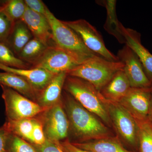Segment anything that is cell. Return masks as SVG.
I'll use <instances>...</instances> for the list:
<instances>
[{
	"label": "cell",
	"mask_w": 152,
	"mask_h": 152,
	"mask_svg": "<svg viewBox=\"0 0 152 152\" xmlns=\"http://www.w3.org/2000/svg\"><path fill=\"white\" fill-rule=\"evenodd\" d=\"M61 100L69 122L70 129L81 142L109 137L108 128L65 91L62 93Z\"/></svg>",
	"instance_id": "6da1fadb"
},
{
	"label": "cell",
	"mask_w": 152,
	"mask_h": 152,
	"mask_svg": "<svg viewBox=\"0 0 152 152\" xmlns=\"http://www.w3.org/2000/svg\"><path fill=\"white\" fill-rule=\"evenodd\" d=\"M64 90L104 122L109 125L112 124L107 109L108 100L92 85L83 79L67 75Z\"/></svg>",
	"instance_id": "7a4b0ae2"
},
{
	"label": "cell",
	"mask_w": 152,
	"mask_h": 152,
	"mask_svg": "<svg viewBox=\"0 0 152 152\" xmlns=\"http://www.w3.org/2000/svg\"><path fill=\"white\" fill-rule=\"evenodd\" d=\"M46 17L51 28L55 45L70 56L77 64H81L98 56L90 50L73 30L57 19L49 9Z\"/></svg>",
	"instance_id": "3957f363"
},
{
	"label": "cell",
	"mask_w": 152,
	"mask_h": 152,
	"mask_svg": "<svg viewBox=\"0 0 152 152\" xmlns=\"http://www.w3.org/2000/svg\"><path fill=\"white\" fill-rule=\"evenodd\" d=\"M124 68V64L120 61H112L97 56L79 65L67 75L86 81L100 91L114 75Z\"/></svg>",
	"instance_id": "277c9868"
},
{
	"label": "cell",
	"mask_w": 152,
	"mask_h": 152,
	"mask_svg": "<svg viewBox=\"0 0 152 152\" xmlns=\"http://www.w3.org/2000/svg\"><path fill=\"white\" fill-rule=\"evenodd\" d=\"M5 106L7 120L16 121L37 117L48 108L42 107L8 87L0 85Z\"/></svg>",
	"instance_id": "5b68a950"
},
{
	"label": "cell",
	"mask_w": 152,
	"mask_h": 152,
	"mask_svg": "<svg viewBox=\"0 0 152 152\" xmlns=\"http://www.w3.org/2000/svg\"><path fill=\"white\" fill-rule=\"evenodd\" d=\"M37 117L42 124L47 140L61 142L67 137L70 129L69 122L62 100L48 108Z\"/></svg>",
	"instance_id": "8992f818"
},
{
	"label": "cell",
	"mask_w": 152,
	"mask_h": 152,
	"mask_svg": "<svg viewBox=\"0 0 152 152\" xmlns=\"http://www.w3.org/2000/svg\"><path fill=\"white\" fill-rule=\"evenodd\" d=\"M63 22L79 36L85 46L91 51L109 61H119L117 56L106 48L102 37L96 28L86 20L80 19Z\"/></svg>",
	"instance_id": "52a82bcc"
},
{
	"label": "cell",
	"mask_w": 152,
	"mask_h": 152,
	"mask_svg": "<svg viewBox=\"0 0 152 152\" xmlns=\"http://www.w3.org/2000/svg\"><path fill=\"white\" fill-rule=\"evenodd\" d=\"M107 109L111 122L121 137L129 144H136L138 139V127L134 118L116 102L108 101Z\"/></svg>",
	"instance_id": "ba28073f"
},
{
	"label": "cell",
	"mask_w": 152,
	"mask_h": 152,
	"mask_svg": "<svg viewBox=\"0 0 152 152\" xmlns=\"http://www.w3.org/2000/svg\"><path fill=\"white\" fill-rule=\"evenodd\" d=\"M78 65L70 56L54 45L48 47L31 68H41L57 75L62 72L68 73Z\"/></svg>",
	"instance_id": "9c48e42d"
},
{
	"label": "cell",
	"mask_w": 152,
	"mask_h": 152,
	"mask_svg": "<svg viewBox=\"0 0 152 152\" xmlns=\"http://www.w3.org/2000/svg\"><path fill=\"white\" fill-rule=\"evenodd\" d=\"M119 61L124 64V71L129 81L131 88H148L152 83L145 73L138 57L126 45L119 50Z\"/></svg>",
	"instance_id": "30bf717a"
},
{
	"label": "cell",
	"mask_w": 152,
	"mask_h": 152,
	"mask_svg": "<svg viewBox=\"0 0 152 152\" xmlns=\"http://www.w3.org/2000/svg\"><path fill=\"white\" fill-rule=\"evenodd\" d=\"M152 97V87L148 88H131L118 102L137 120L149 119Z\"/></svg>",
	"instance_id": "8fae6325"
},
{
	"label": "cell",
	"mask_w": 152,
	"mask_h": 152,
	"mask_svg": "<svg viewBox=\"0 0 152 152\" xmlns=\"http://www.w3.org/2000/svg\"><path fill=\"white\" fill-rule=\"evenodd\" d=\"M22 21L34 37L47 47L54 45L50 25L46 17L38 14L27 7Z\"/></svg>",
	"instance_id": "7c38bea8"
},
{
	"label": "cell",
	"mask_w": 152,
	"mask_h": 152,
	"mask_svg": "<svg viewBox=\"0 0 152 152\" xmlns=\"http://www.w3.org/2000/svg\"><path fill=\"white\" fill-rule=\"evenodd\" d=\"M119 28L125 43L138 57L147 77L152 83V54L142 44L140 34L135 30L125 28L121 23Z\"/></svg>",
	"instance_id": "4fadbf2b"
},
{
	"label": "cell",
	"mask_w": 152,
	"mask_h": 152,
	"mask_svg": "<svg viewBox=\"0 0 152 152\" xmlns=\"http://www.w3.org/2000/svg\"><path fill=\"white\" fill-rule=\"evenodd\" d=\"M0 69L23 77L28 82L38 95L56 75L41 68L19 69L10 67L1 64Z\"/></svg>",
	"instance_id": "5bb4252c"
},
{
	"label": "cell",
	"mask_w": 152,
	"mask_h": 152,
	"mask_svg": "<svg viewBox=\"0 0 152 152\" xmlns=\"http://www.w3.org/2000/svg\"><path fill=\"white\" fill-rule=\"evenodd\" d=\"M67 73L57 74L42 91L39 93L37 102L41 107L48 108L61 101L62 91Z\"/></svg>",
	"instance_id": "9a60e30c"
},
{
	"label": "cell",
	"mask_w": 152,
	"mask_h": 152,
	"mask_svg": "<svg viewBox=\"0 0 152 152\" xmlns=\"http://www.w3.org/2000/svg\"><path fill=\"white\" fill-rule=\"evenodd\" d=\"M131 88L124 70L117 72L110 80L101 90V94L107 99L118 102Z\"/></svg>",
	"instance_id": "2e32d148"
},
{
	"label": "cell",
	"mask_w": 152,
	"mask_h": 152,
	"mask_svg": "<svg viewBox=\"0 0 152 152\" xmlns=\"http://www.w3.org/2000/svg\"><path fill=\"white\" fill-rule=\"evenodd\" d=\"M0 85L8 87L31 100L37 102V93L28 82L21 76L7 72H0Z\"/></svg>",
	"instance_id": "e0dca14e"
},
{
	"label": "cell",
	"mask_w": 152,
	"mask_h": 152,
	"mask_svg": "<svg viewBox=\"0 0 152 152\" xmlns=\"http://www.w3.org/2000/svg\"><path fill=\"white\" fill-rule=\"evenodd\" d=\"M34 38L26 24L22 20L14 23L6 45L18 56L25 46Z\"/></svg>",
	"instance_id": "ac0fdd59"
},
{
	"label": "cell",
	"mask_w": 152,
	"mask_h": 152,
	"mask_svg": "<svg viewBox=\"0 0 152 152\" xmlns=\"http://www.w3.org/2000/svg\"><path fill=\"white\" fill-rule=\"evenodd\" d=\"M82 149L95 152H131L123 146L118 140L111 138L89 141L72 142Z\"/></svg>",
	"instance_id": "d6986e66"
},
{
	"label": "cell",
	"mask_w": 152,
	"mask_h": 152,
	"mask_svg": "<svg viewBox=\"0 0 152 152\" xmlns=\"http://www.w3.org/2000/svg\"><path fill=\"white\" fill-rule=\"evenodd\" d=\"M35 118L16 121L7 120L3 126L11 134L31 144L32 134Z\"/></svg>",
	"instance_id": "ffe728a7"
},
{
	"label": "cell",
	"mask_w": 152,
	"mask_h": 152,
	"mask_svg": "<svg viewBox=\"0 0 152 152\" xmlns=\"http://www.w3.org/2000/svg\"><path fill=\"white\" fill-rule=\"evenodd\" d=\"M104 5L107 10V21L104 25L105 29L108 32L115 36L120 42L125 43L124 39L120 31L119 25L120 22L117 19L116 14V1H104L99 2Z\"/></svg>",
	"instance_id": "44dd1931"
},
{
	"label": "cell",
	"mask_w": 152,
	"mask_h": 152,
	"mask_svg": "<svg viewBox=\"0 0 152 152\" xmlns=\"http://www.w3.org/2000/svg\"><path fill=\"white\" fill-rule=\"evenodd\" d=\"M48 47L33 38L23 48L17 57L31 66L42 56Z\"/></svg>",
	"instance_id": "7402d4cb"
},
{
	"label": "cell",
	"mask_w": 152,
	"mask_h": 152,
	"mask_svg": "<svg viewBox=\"0 0 152 152\" xmlns=\"http://www.w3.org/2000/svg\"><path fill=\"white\" fill-rule=\"evenodd\" d=\"M0 64L19 69L31 68V65L20 59L5 44L0 42Z\"/></svg>",
	"instance_id": "603a6c76"
},
{
	"label": "cell",
	"mask_w": 152,
	"mask_h": 152,
	"mask_svg": "<svg viewBox=\"0 0 152 152\" xmlns=\"http://www.w3.org/2000/svg\"><path fill=\"white\" fill-rule=\"evenodd\" d=\"M136 120V119H135ZM141 152H152V124L149 119L136 120Z\"/></svg>",
	"instance_id": "cb8c5ba5"
},
{
	"label": "cell",
	"mask_w": 152,
	"mask_h": 152,
	"mask_svg": "<svg viewBox=\"0 0 152 152\" xmlns=\"http://www.w3.org/2000/svg\"><path fill=\"white\" fill-rule=\"evenodd\" d=\"M27 6L23 0H7L2 11L13 23L22 20Z\"/></svg>",
	"instance_id": "d4e9b609"
},
{
	"label": "cell",
	"mask_w": 152,
	"mask_h": 152,
	"mask_svg": "<svg viewBox=\"0 0 152 152\" xmlns=\"http://www.w3.org/2000/svg\"><path fill=\"white\" fill-rule=\"evenodd\" d=\"M7 152H37L32 144L10 133L7 143Z\"/></svg>",
	"instance_id": "484cf974"
},
{
	"label": "cell",
	"mask_w": 152,
	"mask_h": 152,
	"mask_svg": "<svg viewBox=\"0 0 152 152\" xmlns=\"http://www.w3.org/2000/svg\"><path fill=\"white\" fill-rule=\"evenodd\" d=\"M14 23L2 11H0V42L6 44Z\"/></svg>",
	"instance_id": "4316f807"
},
{
	"label": "cell",
	"mask_w": 152,
	"mask_h": 152,
	"mask_svg": "<svg viewBox=\"0 0 152 152\" xmlns=\"http://www.w3.org/2000/svg\"><path fill=\"white\" fill-rule=\"evenodd\" d=\"M46 140L42 124L39 119L37 117L35 119L32 134L31 144L35 145H41L45 142Z\"/></svg>",
	"instance_id": "83f0119b"
},
{
	"label": "cell",
	"mask_w": 152,
	"mask_h": 152,
	"mask_svg": "<svg viewBox=\"0 0 152 152\" xmlns=\"http://www.w3.org/2000/svg\"><path fill=\"white\" fill-rule=\"evenodd\" d=\"M33 145L37 152H66L60 142H52L47 140L42 145Z\"/></svg>",
	"instance_id": "f1b7e54d"
},
{
	"label": "cell",
	"mask_w": 152,
	"mask_h": 152,
	"mask_svg": "<svg viewBox=\"0 0 152 152\" xmlns=\"http://www.w3.org/2000/svg\"><path fill=\"white\" fill-rule=\"evenodd\" d=\"M25 4L30 10L46 16L48 8L41 0H25Z\"/></svg>",
	"instance_id": "f546056e"
},
{
	"label": "cell",
	"mask_w": 152,
	"mask_h": 152,
	"mask_svg": "<svg viewBox=\"0 0 152 152\" xmlns=\"http://www.w3.org/2000/svg\"><path fill=\"white\" fill-rule=\"evenodd\" d=\"M10 134L4 126L0 127V152H7V143Z\"/></svg>",
	"instance_id": "4dcf8cb0"
},
{
	"label": "cell",
	"mask_w": 152,
	"mask_h": 152,
	"mask_svg": "<svg viewBox=\"0 0 152 152\" xmlns=\"http://www.w3.org/2000/svg\"><path fill=\"white\" fill-rule=\"evenodd\" d=\"M60 143L66 152H95L80 148L75 146L67 139L64 141L60 142Z\"/></svg>",
	"instance_id": "1f68e13d"
},
{
	"label": "cell",
	"mask_w": 152,
	"mask_h": 152,
	"mask_svg": "<svg viewBox=\"0 0 152 152\" xmlns=\"http://www.w3.org/2000/svg\"><path fill=\"white\" fill-rule=\"evenodd\" d=\"M7 0H0V11L3 10Z\"/></svg>",
	"instance_id": "d6a6232c"
},
{
	"label": "cell",
	"mask_w": 152,
	"mask_h": 152,
	"mask_svg": "<svg viewBox=\"0 0 152 152\" xmlns=\"http://www.w3.org/2000/svg\"><path fill=\"white\" fill-rule=\"evenodd\" d=\"M149 117L151 118V119L152 120V97L151 100V111H150Z\"/></svg>",
	"instance_id": "836d02e7"
}]
</instances>
